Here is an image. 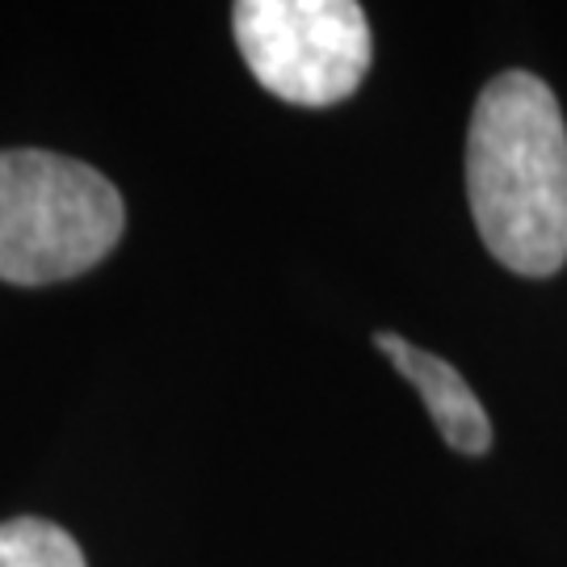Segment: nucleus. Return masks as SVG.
<instances>
[{"instance_id":"1","label":"nucleus","mask_w":567,"mask_h":567,"mask_svg":"<svg viewBox=\"0 0 567 567\" xmlns=\"http://www.w3.org/2000/svg\"><path fill=\"white\" fill-rule=\"evenodd\" d=\"M466 198L487 252L522 278L567 261V126L550 84L501 72L466 131Z\"/></svg>"},{"instance_id":"2","label":"nucleus","mask_w":567,"mask_h":567,"mask_svg":"<svg viewBox=\"0 0 567 567\" xmlns=\"http://www.w3.org/2000/svg\"><path fill=\"white\" fill-rule=\"evenodd\" d=\"M126 206L97 168L42 147L0 152V282L51 286L102 265Z\"/></svg>"},{"instance_id":"3","label":"nucleus","mask_w":567,"mask_h":567,"mask_svg":"<svg viewBox=\"0 0 567 567\" xmlns=\"http://www.w3.org/2000/svg\"><path fill=\"white\" fill-rule=\"evenodd\" d=\"M231 30L248 72L290 105L324 110L370 72V21L353 0H240Z\"/></svg>"},{"instance_id":"4","label":"nucleus","mask_w":567,"mask_h":567,"mask_svg":"<svg viewBox=\"0 0 567 567\" xmlns=\"http://www.w3.org/2000/svg\"><path fill=\"white\" fill-rule=\"evenodd\" d=\"M379 353H386V362L404 374L408 383L416 386V395L425 400L429 416L437 433L446 437L458 454H484L492 446V421H487L484 404L475 400V391L466 386V379L437 353H425L412 341H404L400 332H374Z\"/></svg>"},{"instance_id":"5","label":"nucleus","mask_w":567,"mask_h":567,"mask_svg":"<svg viewBox=\"0 0 567 567\" xmlns=\"http://www.w3.org/2000/svg\"><path fill=\"white\" fill-rule=\"evenodd\" d=\"M0 567H89L76 538L42 517L0 522Z\"/></svg>"}]
</instances>
